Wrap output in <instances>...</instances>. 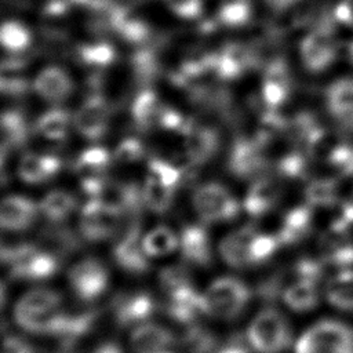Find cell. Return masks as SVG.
<instances>
[{"label": "cell", "instance_id": "6da1fadb", "mask_svg": "<svg viewBox=\"0 0 353 353\" xmlns=\"http://www.w3.org/2000/svg\"><path fill=\"white\" fill-rule=\"evenodd\" d=\"M66 313L61 309V296L51 290L36 288L26 292L15 305L17 324L33 334L59 335Z\"/></svg>", "mask_w": 353, "mask_h": 353}, {"label": "cell", "instance_id": "7a4b0ae2", "mask_svg": "<svg viewBox=\"0 0 353 353\" xmlns=\"http://www.w3.org/2000/svg\"><path fill=\"white\" fill-rule=\"evenodd\" d=\"M247 338L258 353H281L291 345L292 331L283 313L266 307L251 321Z\"/></svg>", "mask_w": 353, "mask_h": 353}, {"label": "cell", "instance_id": "3957f363", "mask_svg": "<svg viewBox=\"0 0 353 353\" xmlns=\"http://www.w3.org/2000/svg\"><path fill=\"white\" fill-rule=\"evenodd\" d=\"M295 353H353V330L335 320H323L302 334Z\"/></svg>", "mask_w": 353, "mask_h": 353}, {"label": "cell", "instance_id": "277c9868", "mask_svg": "<svg viewBox=\"0 0 353 353\" xmlns=\"http://www.w3.org/2000/svg\"><path fill=\"white\" fill-rule=\"evenodd\" d=\"M205 313L218 319H234L247 306L251 292L248 287L234 277H221L203 294Z\"/></svg>", "mask_w": 353, "mask_h": 353}, {"label": "cell", "instance_id": "5b68a950", "mask_svg": "<svg viewBox=\"0 0 353 353\" xmlns=\"http://www.w3.org/2000/svg\"><path fill=\"white\" fill-rule=\"evenodd\" d=\"M192 204L196 214L204 222L230 221L239 215L240 205L229 190L216 183L210 182L199 186L193 193Z\"/></svg>", "mask_w": 353, "mask_h": 353}, {"label": "cell", "instance_id": "8992f818", "mask_svg": "<svg viewBox=\"0 0 353 353\" xmlns=\"http://www.w3.org/2000/svg\"><path fill=\"white\" fill-rule=\"evenodd\" d=\"M121 214L110 208L98 199L87 201L81 210L79 229L81 236L88 241L106 240L120 228Z\"/></svg>", "mask_w": 353, "mask_h": 353}, {"label": "cell", "instance_id": "52a82bcc", "mask_svg": "<svg viewBox=\"0 0 353 353\" xmlns=\"http://www.w3.org/2000/svg\"><path fill=\"white\" fill-rule=\"evenodd\" d=\"M299 51L302 63L309 72H323L338 55V40L331 29L320 26L303 37Z\"/></svg>", "mask_w": 353, "mask_h": 353}, {"label": "cell", "instance_id": "ba28073f", "mask_svg": "<svg viewBox=\"0 0 353 353\" xmlns=\"http://www.w3.org/2000/svg\"><path fill=\"white\" fill-rule=\"evenodd\" d=\"M68 277L74 294L85 302L99 298L106 291L109 281L106 268L94 258H87L73 265Z\"/></svg>", "mask_w": 353, "mask_h": 353}, {"label": "cell", "instance_id": "9c48e42d", "mask_svg": "<svg viewBox=\"0 0 353 353\" xmlns=\"http://www.w3.org/2000/svg\"><path fill=\"white\" fill-rule=\"evenodd\" d=\"M117 265L132 274H142L149 269L148 255L139 241V226L131 221L125 229L117 230V241L113 250Z\"/></svg>", "mask_w": 353, "mask_h": 353}, {"label": "cell", "instance_id": "30bf717a", "mask_svg": "<svg viewBox=\"0 0 353 353\" xmlns=\"http://www.w3.org/2000/svg\"><path fill=\"white\" fill-rule=\"evenodd\" d=\"M186 157L193 164H204L212 159L219 149V134L211 125H204L193 119H188L182 131Z\"/></svg>", "mask_w": 353, "mask_h": 353}, {"label": "cell", "instance_id": "8fae6325", "mask_svg": "<svg viewBox=\"0 0 353 353\" xmlns=\"http://www.w3.org/2000/svg\"><path fill=\"white\" fill-rule=\"evenodd\" d=\"M110 119V106L101 94L90 95L74 114V127L87 139L103 137Z\"/></svg>", "mask_w": 353, "mask_h": 353}, {"label": "cell", "instance_id": "7c38bea8", "mask_svg": "<svg viewBox=\"0 0 353 353\" xmlns=\"http://www.w3.org/2000/svg\"><path fill=\"white\" fill-rule=\"evenodd\" d=\"M229 171L237 178H251L268 167L265 149L255 138H237L229 153Z\"/></svg>", "mask_w": 353, "mask_h": 353}, {"label": "cell", "instance_id": "4fadbf2b", "mask_svg": "<svg viewBox=\"0 0 353 353\" xmlns=\"http://www.w3.org/2000/svg\"><path fill=\"white\" fill-rule=\"evenodd\" d=\"M258 68V62L251 46L230 41L218 51L214 73L221 80H234L245 70Z\"/></svg>", "mask_w": 353, "mask_h": 353}, {"label": "cell", "instance_id": "5bb4252c", "mask_svg": "<svg viewBox=\"0 0 353 353\" xmlns=\"http://www.w3.org/2000/svg\"><path fill=\"white\" fill-rule=\"evenodd\" d=\"M131 347L135 353H176L172 334L156 324H139L131 332Z\"/></svg>", "mask_w": 353, "mask_h": 353}, {"label": "cell", "instance_id": "9a60e30c", "mask_svg": "<svg viewBox=\"0 0 353 353\" xmlns=\"http://www.w3.org/2000/svg\"><path fill=\"white\" fill-rule=\"evenodd\" d=\"M154 306L153 298L146 292L121 295L113 302L114 320L120 327H130L142 323L153 314Z\"/></svg>", "mask_w": 353, "mask_h": 353}, {"label": "cell", "instance_id": "2e32d148", "mask_svg": "<svg viewBox=\"0 0 353 353\" xmlns=\"http://www.w3.org/2000/svg\"><path fill=\"white\" fill-rule=\"evenodd\" d=\"M325 106L334 120L353 128V77H341L328 85Z\"/></svg>", "mask_w": 353, "mask_h": 353}, {"label": "cell", "instance_id": "e0dca14e", "mask_svg": "<svg viewBox=\"0 0 353 353\" xmlns=\"http://www.w3.org/2000/svg\"><path fill=\"white\" fill-rule=\"evenodd\" d=\"M33 90L43 99L58 103L65 101L73 91V80L59 66L44 68L33 81Z\"/></svg>", "mask_w": 353, "mask_h": 353}, {"label": "cell", "instance_id": "ac0fdd59", "mask_svg": "<svg viewBox=\"0 0 353 353\" xmlns=\"http://www.w3.org/2000/svg\"><path fill=\"white\" fill-rule=\"evenodd\" d=\"M37 216L36 204L23 196H8L1 201L0 223L3 229L19 232L28 229Z\"/></svg>", "mask_w": 353, "mask_h": 353}, {"label": "cell", "instance_id": "d6986e66", "mask_svg": "<svg viewBox=\"0 0 353 353\" xmlns=\"http://www.w3.org/2000/svg\"><path fill=\"white\" fill-rule=\"evenodd\" d=\"M256 234L258 233L254 226H244L225 236L219 244V254L222 259L236 269L251 265L250 245Z\"/></svg>", "mask_w": 353, "mask_h": 353}, {"label": "cell", "instance_id": "ffe728a7", "mask_svg": "<svg viewBox=\"0 0 353 353\" xmlns=\"http://www.w3.org/2000/svg\"><path fill=\"white\" fill-rule=\"evenodd\" d=\"M61 165L55 154L25 153L18 164V175L26 183H40L57 175Z\"/></svg>", "mask_w": 353, "mask_h": 353}, {"label": "cell", "instance_id": "44dd1931", "mask_svg": "<svg viewBox=\"0 0 353 353\" xmlns=\"http://www.w3.org/2000/svg\"><path fill=\"white\" fill-rule=\"evenodd\" d=\"M181 251L186 261L208 266L211 263V244L207 230L199 225H188L181 232Z\"/></svg>", "mask_w": 353, "mask_h": 353}, {"label": "cell", "instance_id": "7402d4cb", "mask_svg": "<svg viewBox=\"0 0 353 353\" xmlns=\"http://www.w3.org/2000/svg\"><path fill=\"white\" fill-rule=\"evenodd\" d=\"M280 196L279 185L269 178L255 181L244 199V210L252 216H261L268 212Z\"/></svg>", "mask_w": 353, "mask_h": 353}, {"label": "cell", "instance_id": "603a6c76", "mask_svg": "<svg viewBox=\"0 0 353 353\" xmlns=\"http://www.w3.org/2000/svg\"><path fill=\"white\" fill-rule=\"evenodd\" d=\"M164 105L160 102L156 92L143 88L134 99L131 106V116L138 130L146 131L154 124H159Z\"/></svg>", "mask_w": 353, "mask_h": 353}, {"label": "cell", "instance_id": "cb8c5ba5", "mask_svg": "<svg viewBox=\"0 0 353 353\" xmlns=\"http://www.w3.org/2000/svg\"><path fill=\"white\" fill-rule=\"evenodd\" d=\"M3 150L19 148L26 143L30 135V127L21 110L8 109L1 114Z\"/></svg>", "mask_w": 353, "mask_h": 353}, {"label": "cell", "instance_id": "d4e9b609", "mask_svg": "<svg viewBox=\"0 0 353 353\" xmlns=\"http://www.w3.org/2000/svg\"><path fill=\"white\" fill-rule=\"evenodd\" d=\"M319 288L314 280L298 279L283 292V299L295 312H306L319 303Z\"/></svg>", "mask_w": 353, "mask_h": 353}, {"label": "cell", "instance_id": "484cf974", "mask_svg": "<svg viewBox=\"0 0 353 353\" xmlns=\"http://www.w3.org/2000/svg\"><path fill=\"white\" fill-rule=\"evenodd\" d=\"M327 301L346 312H353V270H342L325 287Z\"/></svg>", "mask_w": 353, "mask_h": 353}, {"label": "cell", "instance_id": "4316f807", "mask_svg": "<svg viewBox=\"0 0 353 353\" xmlns=\"http://www.w3.org/2000/svg\"><path fill=\"white\" fill-rule=\"evenodd\" d=\"M131 66L134 72V79L139 85H148L160 73L161 65L157 57V51L153 47L138 48L131 57Z\"/></svg>", "mask_w": 353, "mask_h": 353}, {"label": "cell", "instance_id": "83f0119b", "mask_svg": "<svg viewBox=\"0 0 353 353\" xmlns=\"http://www.w3.org/2000/svg\"><path fill=\"white\" fill-rule=\"evenodd\" d=\"M310 228V211L307 207H296L285 214L280 233V243H296L306 236Z\"/></svg>", "mask_w": 353, "mask_h": 353}, {"label": "cell", "instance_id": "f1b7e54d", "mask_svg": "<svg viewBox=\"0 0 353 353\" xmlns=\"http://www.w3.org/2000/svg\"><path fill=\"white\" fill-rule=\"evenodd\" d=\"M109 163V152L105 148L94 146L80 153L79 159L74 163V171L81 176V179L103 176V172Z\"/></svg>", "mask_w": 353, "mask_h": 353}, {"label": "cell", "instance_id": "f546056e", "mask_svg": "<svg viewBox=\"0 0 353 353\" xmlns=\"http://www.w3.org/2000/svg\"><path fill=\"white\" fill-rule=\"evenodd\" d=\"M76 55L77 59L87 66L105 68L116 59V50L109 41L83 43L77 46Z\"/></svg>", "mask_w": 353, "mask_h": 353}, {"label": "cell", "instance_id": "4dcf8cb0", "mask_svg": "<svg viewBox=\"0 0 353 353\" xmlns=\"http://www.w3.org/2000/svg\"><path fill=\"white\" fill-rule=\"evenodd\" d=\"M68 125L69 113L62 108H52L44 112L36 121L37 132L52 141L63 139L68 134Z\"/></svg>", "mask_w": 353, "mask_h": 353}, {"label": "cell", "instance_id": "1f68e13d", "mask_svg": "<svg viewBox=\"0 0 353 353\" xmlns=\"http://www.w3.org/2000/svg\"><path fill=\"white\" fill-rule=\"evenodd\" d=\"M174 190H175L174 188H170L161 183L156 178L148 176L142 188L143 203L150 211L163 214L171 207V203L174 199Z\"/></svg>", "mask_w": 353, "mask_h": 353}, {"label": "cell", "instance_id": "d6a6232c", "mask_svg": "<svg viewBox=\"0 0 353 353\" xmlns=\"http://www.w3.org/2000/svg\"><path fill=\"white\" fill-rule=\"evenodd\" d=\"M76 208V199L68 192L52 190L40 203L41 212L51 222H61Z\"/></svg>", "mask_w": 353, "mask_h": 353}, {"label": "cell", "instance_id": "836d02e7", "mask_svg": "<svg viewBox=\"0 0 353 353\" xmlns=\"http://www.w3.org/2000/svg\"><path fill=\"white\" fill-rule=\"evenodd\" d=\"M179 244L176 234L167 226L152 229L143 239L142 245L148 256H161L172 252Z\"/></svg>", "mask_w": 353, "mask_h": 353}, {"label": "cell", "instance_id": "e575fe53", "mask_svg": "<svg viewBox=\"0 0 353 353\" xmlns=\"http://www.w3.org/2000/svg\"><path fill=\"white\" fill-rule=\"evenodd\" d=\"M250 18V0H223L216 15L218 23L228 28L244 26Z\"/></svg>", "mask_w": 353, "mask_h": 353}, {"label": "cell", "instance_id": "d590c367", "mask_svg": "<svg viewBox=\"0 0 353 353\" xmlns=\"http://www.w3.org/2000/svg\"><path fill=\"white\" fill-rule=\"evenodd\" d=\"M0 39L6 50L12 52H21L30 46L32 34L30 30L21 22L7 21L1 26Z\"/></svg>", "mask_w": 353, "mask_h": 353}, {"label": "cell", "instance_id": "8d00e7d4", "mask_svg": "<svg viewBox=\"0 0 353 353\" xmlns=\"http://www.w3.org/2000/svg\"><path fill=\"white\" fill-rule=\"evenodd\" d=\"M40 241L48 247L50 252L54 255L68 254L77 247V239L63 228H52L40 236Z\"/></svg>", "mask_w": 353, "mask_h": 353}, {"label": "cell", "instance_id": "74e56055", "mask_svg": "<svg viewBox=\"0 0 353 353\" xmlns=\"http://www.w3.org/2000/svg\"><path fill=\"white\" fill-rule=\"evenodd\" d=\"M148 168H149V176H153L161 183L174 189L179 183L182 176V171L178 167L157 157H153L149 160Z\"/></svg>", "mask_w": 353, "mask_h": 353}, {"label": "cell", "instance_id": "f35d334b", "mask_svg": "<svg viewBox=\"0 0 353 353\" xmlns=\"http://www.w3.org/2000/svg\"><path fill=\"white\" fill-rule=\"evenodd\" d=\"M280 240L272 234H256L250 245V261L251 265L262 263L269 259L277 250Z\"/></svg>", "mask_w": 353, "mask_h": 353}, {"label": "cell", "instance_id": "ab89813d", "mask_svg": "<svg viewBox=\"0 0 353 353\" xmlns=\"http://www.w3.org/2000/svg\"><path fill=\"white\" fill-rule=\"evenodd\" d=\"M160 284L165 294H170L175 290H179L185 285L192 284L188 272L181 266L165 268L160 273Z\"/></svg>", "mask_w": 353, "mask_h": 353}, {"label": "cell", "instance_id": "60d3db41", "mask_svg": "<svg viewBox=\"0 0 353 353\" xmlns=\"http://www.w3.org/2000/svg\"><path fill=\"white\" fill-rule=\"evenodd\" d=\"M143 143L137 138L123 139L114 149V159L120 163H135L143 157Z\"/></svg>", "mask_w": 353, "mask_h": 353}, {"label": "cell", "instance_id": "b9f144b4", "mask_svg": "<svg viewBox=\"0 0 353 353\" xmlns=\"http://www.w3.org/2000/svg\"><path fill=\"white\" fill-rule=\"evenodd\" d=\"M335 196L334 183L331 181H314L306 189V199L310 204L324 205L332 203Z\"/></svg>", "mask_w": 353, "mask_h": 353}, {"label": "cell", "instance_id": "7bdbcfd3", "mask_svg": "<svg viewBox=\"0 0 353 353\" xmlns=\"http://www.w3.org/2000/svg\"><path fill=\"white\" fill-rule=\"evenodd\" d=\"M290 94V85H284L274 81H262V98L269 109H274L285 102Z\"/></svg>", "mask_w": 353, "mask_h": 353}, {"label": "cell", "instance_id": "ee69618b", "mask_svg": "<svg viewBox=\"0 0 353 353\" xmlns=\"http://www.w3.org/2000/svg\"><path fill=\"white\" fill-rule=\"evenodd\" d=\"M170 10L181 18H197L203 11V0H164Z\"/></svg>", "mask_w": 353, "mask_h": 353}, {"label": "cell", "instance_id": "f6af8a7d", "mask_svg": "<svg viewBox=\"0 0 353 353\" xmlns=\"http://www.w3.org/2000/svg\"><path fill=\"white\" fill-rule=\"evenodd\" d=\"M276 168L285 176H299L305 171V160L299 153L291 152L280 157Z\"/></svg>", "mask_w": 353, "mask_h": 353}, {"label": "cell", "instance_id": "bcb514c9", "mask_svg": "<svg viewBox=\"0 0 353 353\" xmlns=\"http://www.w3.org/2000/svg\"><path fill=\"white\" fill-rule=\"evenodd\" d=\"M0 87H1V92L4 95L21 97V95L26 94V91L29 88V81L25 77H21V76L3 73Z\"/></svg>", "mask_w": 353, "mask_h": 353}, {"label": "cell", "instance_id": "7dc6e473", "mask_svg": "<svg viewBox=\"0 0 353 353\" xmlns=\"http://www.w3.org/2000/svg\"><path fill=\"white\" fill-rule=\"evenodd\" d=\"M188 119H185L176 109L170 108V106H164L160 120H159V125L163 130H170V131H179L182 134L183 128L186 127Z\"/></svg>", "mask_w": 353, "mask_h": 353}, {"label": "cell", "instance_id": "c3c4849f", "mask_svg": "<svg viewBox=\"0 0 353 353\" xmlns=\"http://www.w3.org/2000/svg\"><path fill=\"white\" fill-rule=\"evenodd\" d=\"M4 353H34L33 347L29 346L19 338L8 336L4 342Z\"/></svg>", "mask_w": 353, "mask_h": 353}, {"label": "cell", "instance_id": "681fc988", "mask_svg": "<svg viewBox=\"0 0 353 353\" xmlns=\"http://www.w3.org/2000/svg\"><path fill=\"white\" fill-rule=\"evenodd\" d=\"M215 353H251L241 338H232L221 345Z\"/></svg>", "mask_w": 353, "mask_h": 353}, {"label": "cell", "instance_id": "f907efd6", "mask_svg": "<svg viewBox=\"0 0 353 353\" xmlns=\"http://www.w3.org/2000/svg\"><path fill=\"white\" fill-rule=\"evenodd\" d=\"M265 1L274 11H283V10H287L288 7L296 4L299 0H265Z\"/></svg>", "mask_w": 353, "mask_h": 353}, {"label": "cell", "instance_id": "816d5d0a", "mask_svg": "<svg viewBox=\"0 0 353 353\" xmlns=\"http://www.w3.org/2000/svg\"><path fill=\"white\" fill-rule=\"evenodd\" d=\"M92 353H123L121 349L113 342H105L94 349Z\"/></svg>", "mask_w": 353, "mask_h": 353}, {"label": "cell", "instance_id": "f5cc1de1", "mask_svg": "<svg viewBox=\"0 0 353 353\" xmlns=\"http://www.w3.org/2000/svg\"><path fill=\"white\" fill-rule=\"evenodd\" d=\"M346 210H347V215L353 216V190H352V194H350V197H349V201H347V207H346Z\"/></svg>", "mask_w": 353, "mask_h": 353}]
</instances>
